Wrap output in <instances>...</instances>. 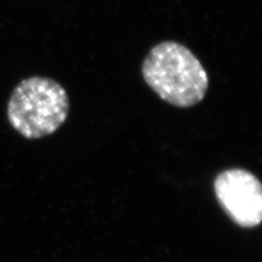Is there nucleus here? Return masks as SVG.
Segmentation results:
<instances>
[{
	"mask_svg": "<svg viewBox=\"0 0 262 262\" xmlns=\"http://www.w3.org/2000/svg\"><path fill=\"white\" fill-rule=\"evenodd\" d=\"M141 72L149 88L175 107L199 104L209 89V76L201 61L189 48L174 40L152 47Z\"/></svg>",
	"mask_w": 262,
	"mask_h": 262,
	"instance_id": "obj_1",
	"label": "nucleus"
},
{
	"mask_svg": "<svg viewBox=\"0 0 262 262\" xmlns=\"http://www.w3.org/2000/svg\"><path fill=\"white\" fill-rule=\"evenodd\" d=\"M70 101L58 82L45 77L22 80L10 95L7 117L11 127L29 140L56 133L67 120Z\"/></svg>",
	"mask_w": 262,
	"mask_h": 262,
	"instance_id": "obj_2",
	"label": "nucleus"
},
{
	"mask_svg": "<svg viewBox=\"0 0 262 262\" xmlns=\"http://www.w3.org/2000/svg\"><path fill=\"white\" fill-rule=\"evenodd\" d=\"M217 202L235 224L244 228L258 226L262 221V185L243 168L223 170L214 179Z\"/></svg>",
	"mask_w": 262,
	"mask_h": 262,
	"instance_id": "obj_3",
	"label": "nucleus"
}]
</instances>
